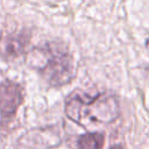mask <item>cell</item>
Returning a JSON list of instances; mask_svg holds the SVG:
<instances>
[{"instance_id": "cell-1", "label": "cell", "mask_w": 149, "mask_h": 149, "mask_svg": "<svg viewBox=\"0 0 149 149\" xmlns=\"http://www.w3.org/2000/svg\"><path fill=\"white\" fill-rule=\"evenodd\" d=\"M65 114L80 126L105 125L118 119L120 107L113 94L105 92L97 94L74 92L66 99Z\"/></svg>"}, {"instance_id": "cell-2", "label": "cell", "mask_w": 149, "mask_h": 149, "mask_svg": "<svg viewBox=\"0 0 149 149\" xmlns=\"http://www.w3.org/2000/svg\"><path fill=\"white\" fill-rule=\"evenodd\" d=\"M28 63L51 86L66 85L76 76V65L71 54L58 43H47L34 48L28 55Z\"/></svg>"}, {"instance_id": "cell-3", "label": "cell", "mask_w": 149, "mask_h": 149, "mask_svg": "<svg viewBox=\"0 0 149 149\" xmlns=\"http://www.w3.org/2000/svg\"><path fill=\"white\" fill-rule=\"evenodd\" d=\"M23 87L13 80H5L0 84V118L9 122L23 102Z\"/></svg>"}, {"instance_id": "cell-4", "label": "cell", "mask_w": 149, "mask_h": 149, "mask_svg": "<svg viewBox=\"0 0 149 149\" xmlns=\"http://www.w3.org/2000/svg\"><path fill=\"white\" fill-rule=\"evenodd\" d=\"M30 40L29 33L20 31L5 36L0 41V57L8 61L19 57L26 50Z\"/></svg>"}, {"instance_id": "cell-5", "label": "cell", "mask_w": 149, "mask_h": 149, "mask_svg": "<svg viewBox=\"0 0 149 149\" xmlns=\"http://www.w3.org/2000/svg\"><path fill=\"white\" fill-rule=\"evenodd\" d=\"M104 135L98 132L86 133L78 137L77 149H102Z\"/></svg>"}, {"instance_id": "cell-6", "label": "cell", "mask_w": 149, "mask_h": 149, "mask_svg": "<svg viewBox=\"0 0 149 149\" xmlns=\"http://www.w3.org/2000/svg\"><path fill=\"white\" fill-rule=\"evenodd\" d=\"M111 149H123V148H122L120 144H116V146H112Z\"/></svg>"}, {"instance_id": "cell-7", "label": "cell", "mask_w": 149, "mask_h": 149, "mask_svg": "<svg viewBox=\"0 0 149 149\" xmlns=\"http://www.w3.org/2000/svg\"><path fill=\"white\" fill-rule=\"evenodd\" d=\"M146 47H147V50L149 51V37H148V40L146 41Z\"/></svg>"}]
</instances>
